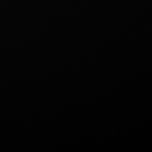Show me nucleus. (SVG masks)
Returning <instances> with one entry per match:
<instances>
[]
</instances>
